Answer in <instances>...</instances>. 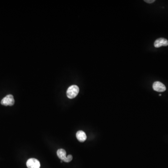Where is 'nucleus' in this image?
<instances>
[{
	"label": "nucleus",
	"mask_w": 168,
	"mask_h": 168,
	"mask_svg": "<svg viewBox=\"0 0 168 168\" xmlns=\"http://www.w3.org/2000/svg\"><path fill=\"white\" fill-rule=\"evenodd\" d=\"M79 87L76 85H72L69 87L66 92L67 97L69 99H74L77 96L79 92Z\"/></svg>",
	"instance_id": "1"
},
{
	"label": "nucleus",
	"mask_w": 168,
	"mask_h": 168,
	"mask_svg": "<svg viewBox=\"0 0 168 168\" xmlns=\"http://www.w3.org/2000/svg\"><path fill=\"white\" fill-rule=\"evenodd\" d=\"M1 105L5 106H12L14 103V100L12 95H8L2 99L1 102Z\"/></svg>",
	"instance_id": "2"
},
{
	"label": "nucleus",
	"mask_w": 168,
	"mask_h": 168,
	"mask_svg": "<svg viewBox=\"0 0 168 168\" xmlns=\"http://www.w3.org/2000/svg\"><path fill=\"white\" fill-rule=\"evenodd\" d=\"M28 168H40V163L39 161L35 158H30L26 163Z\"/></svg>",
	"instance_id": "3"
},
{
	"label": "nucleus",
	"mask_w": 168,
	"mask_h": 168,
	"mask_svg": "<svg viewBox=\"0 0 168 168\" xmlns=\"http://www.w3.org/2000/svg\"><path fill=\"white\" fill-rule=\"evenodd\" d=\"M153 88L154 90L158 92H163L166 90V87L162 83L156 81L153 84Z\"/></svg>",
	"instance_id": "4"
},
{
	"label": "nucleus",
	"mask_w": 168,
	"mask_h": 168,
	"mask_svg": "<svg viewBox=\"0 0 168 168\" xmlns=\"http://www.w3.org/2000/svg\"><path fill=\"white\" fill-rule=\"evenodd\" d=\"M168 45V41L165 38H160L156 39L154 43V46L156 48H159L161 46H167Z\"/></svg>",
	"instance_id": "5"
},
{
	"label": "nucleus",
	"mask_w": 168,
	"mask_h": 168,
	"mask_svg": "<svg viewBox=\"0 0 168 168\" xmlns=\"http://www.w3.org/2000/svg\"><path fill=\"white\" fill-rule=\"evenodd\" d=\"M57 154L58 157H59L62 161L66 162V158H67L66 152V150L62 149H58V151H57Z\"/></svg>",
	"instance_id": "6"
},
{
	"label": "nucleus",
	"mask_w": 168,
	"mask_h": 168,
	"mask_svg": "<svg viewBox=\"0 0 168 168\" xmlns=\"http://www.w3.org/2000/svg\"><path fill=\"white\" fill-rule=\"evenodd\" d=\"M76 137L77 139L80 142H84L87 139V135L84 132L80 130L77 132L76 134Z\"/></svg>",
	"instance_id": "7"
},
{
	"label": "nucleus",
	"mask_w": 168,
	"mask_h": 168,
	"mask_svg": "<svg viewBox=\"0 0 168 168\" xmlns=\"http://www.w3.org/2000/svg\"><path fill=\"white\" fill-rule=\"evenodd\" d=\"M72 156L71 155H68V156H67L66 160V163H69V162H70L72 160Z\"/></svg>",
	"instance_id": "8"
},
{
	"label": "nucleus",
	"mask_w": 168,
	"mask_h": 168,
	"mask_svg": "<svg viewBox=\"0 0 168 168\" xmlns=\"http://www.w3.org/2000/svg\"><path fill=\"white\" fill-rule=\"evenodd\" d=\"M144 1L148 4H152L155 2V0H145Z\"/></svg>",
	"instance_id": "9"
}]
</instances>
